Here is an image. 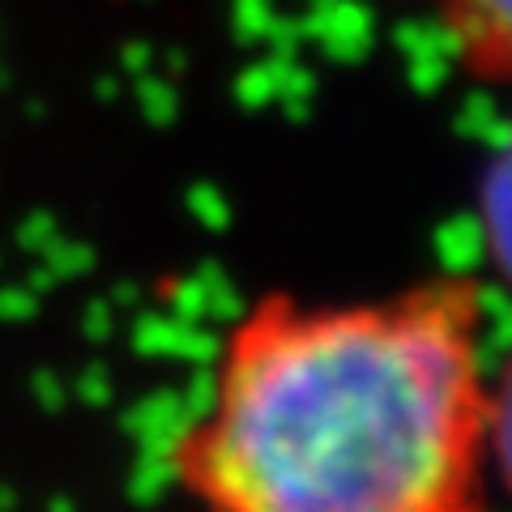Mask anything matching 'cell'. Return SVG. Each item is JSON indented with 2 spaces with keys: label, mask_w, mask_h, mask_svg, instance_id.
<instances>
[{
  "label": "cell",
  "mask_w": 512,
  "mask_h": 512,
  "mask_svg": "<svg viewBox=\"0 0 512 512\" xmlns=\"http://www.w3.org/2000/svg\"><path fill=\"white\" fill-rule=\"evenodd\" d=\"M483 325L466 278L346 303L265 295L175 431V483L201 512H487Z\"/></svg>",
  "instance_id": "obj_1"
},
{
  "label": "cell",
  "mask_w": 512,
  "mask_h": 512,
  "mask_svg": "<svg viewBox=\"0 0 512 512\" xmlns=\"http://www.w3.org/2000/svg\"><path fill=\"white\" fill-rule=\"evenodd\" d=\"M453 52L487 82H512V0H427Z\"/></svg>",
  "instance_id": "obj_2"
},
{
  "label": "cell",
  "mask_w": 512,
  "mask_h": 512,
  "mask_svg": "<svg viewBox=\"0 0 512 512\" xmlns=\"http://www.w3.org/2000/svg\"><path fill=\"white\" fill-rule=\"evenodd\" d=\"M487 248L491 261L504 269V278L512 282V146L500 154V163L491 167V184H487Z\"/></svg>",
  "instance_id": "obj_3"
},
{
  "label": "cell",
  "mask_w": 512,
  "mask_h": 512,
  "mask_svg": "<svg viewBox=\"0 0 512 512\" xmlns=\"http://www.w3.org/2000/svg\"><path fill=\"white\" fill-rule=\"evenodd\" d=\"M487 444H491V478L512 495V355L504 359L500 372H491Z\"/></svg>",
  "instance_id": "obj_4"
}]
</instances>
